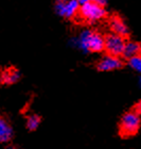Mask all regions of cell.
Returning <instances> with one entry per match:
<instances>
[{"mask_svg":"<svg viewBox=\"0 0 141 149\" xmlns=\"http://www.w3.org/2000/svg\"><path fill=\"white\" fill-rule=\"evenodd\" d=\"M141 52V45L136 42H126L124 52H123V58L125 59H131L133 56L140 54Z\"/></svg>","mask_w":141,"mask_h":149,"instance_id":"cell-10","label":"cell"},{"mask_svg":"<svg viewBox=\"0 0 141 149\" xmlns=\"http://www.w3.org/2000/svg\"><path fill=\"white\" fill-rule=\"evenodd\" d=\"M125 36L111 33L105 36V51L108 54L116 56H123L124 48H125Z\"/></svg>","mask_w":141,"mask_h":149,"instance_id":"cell-4","label":"cell"},{"mask_svg":"<svg viewBox=\"0 0 141 149\" xmlns=\"http://www.w3.org/2000/svg\"><path fill=\"white\" fill-rule=\"evenodd\" d=\"M79 15L87 22H97L106 16V11L104 6H100L95 1H90L81 6Z\"/></svg>","mask_w":141,"mask_h":149,"instance_id":"cell-3","label":"cell"},{"mask_svg":"<svg viewBox=\"0 0 141 149\" xmlns=\"http://www.w3.org/2000/svg\"><path fill=\"white\" fill-rule=\"evenodd\" d=\"M40 117L36 114H32L30 115L28 118H27V129L30 131H34L36 130L37 128L39 127L40 125Z\"/></svg>","mask_w":141,"mask_h":149,"instance_id":"cell-11","label":"cell"},{"mask_svg":"<svg viewBox=\"0 0 141 149\" xmlns=\"http://www.w3.org/2000/svg\"><path fill=\"white\" fill-rule=\"evenodd\" d=\"M92 1H95V2H97L98 4H100L102 6H105L106 3H107V0H92Z\"/></svg>","mask_w":141,"mask_h":149,"instance_id":"cell-13","label":"cell"},{"mask_svg":"<svg viewBox=\"0 0 141 149\" xmlns=\"http://www.w3.org/2000/svg\"><path fill=\"white\" fill-rule=\"evenodd\" d=\"M14 136V131L12 126L9 124V121L6 118H0V142L6 144L11 142Z\"/></svg>","mask_w":141,"mask_h":149,"instance_id":"cell-7","label":"cell"},{"mask_svg":"<svg viewBox=\"0 0 141 149\" xmlns=\"http://www.w3.org/2000/svg\"><path fill=\"white\" fill-rule=\"evenodd\" d=\"M139 84H140V86H141V76H140V79H139Z\"/></svg>","mask_w":141,"mask_h":149,"instance_id":"cell-17","label":"cell"},{"mask_svg":"<svg viewBox=\"0 0 141 149\" xmlns=\"http://www.w3.org/2000/svg\"><path fill=\"white\" fill-rule=\"evenodd\" d=\"M127 64H129V67L132 69H134L135 72L141 74V54H137V56L129 59Z\"/></svg>","mask_w":141,"mask_h":149,"instance_id":"cell-12","label":"cell"},{"mask_svg":"<svg viewBox=\"0 0 141 149\" xmlns=\"http://www.w3.org/2000/svg\"><path fill=\"white\" fill-rule=\"evenodd\" d=\"M140 54H141V52H140Z\"/></svg>","mask_w":141,"mask_h":149,"instance_id":"cell-18","label":"cell"},{"mask_svg":"<svg viewBox=\"0 0 141 149\" xmlns=\"http://www.w3.org/2000/svg\"><path fill=\"white\" fill-rule=\"evenodd\" d=\"M81 4L77 0H68L67 2H55V11L64 18H72L80 11Z\"/></svg>","mask_w":141,"mask_h":149,"instance_id":"cell-5","label":"cell"},{"mask_svg":"<svg viewBox=\"0 0 141 149\" xmlns=\"http://www.w3.org/2000/svg\"><path fill=\"white\" fill-rule=\"evenodd\" d=\"M79 2H80V4L82 6V4H85V3L87 2H90V1H92V0H77Z\"/></svg>","mask_w":141,"mask_h":149,"instance_id":"cell-15","label":"cell"},{"mask_svg":"<svg viewBox=\"0 0 141 149\" xmlns=\"http://www.w3.org/2000/svg\"><path fill=\"white\" fill-rule=\"evenodd\" d=\"M77 47L83 52H101L105 50V37L98 32L85 30L77 40Z\"/></svg>","mask_w":141,"mask_h":149,"instance_id":"cell-1","label":"cell"},{"mask_svg":"<svg viewBox=\"0 0 141 149\" xmlns=\"http://www.w3.org/2000/svg\"><path fill=\"white\" fill-rule=\"evenodd\" d=\"M109 27H111V30L113 31V33L122 35V36H126L129 34V29H127L126 25L118 16L111 17V20H109Z\"/></svg>","mask_w":141,"mask_h":149,"instance_id":"cell-8","label":"cell"},{"mask_svg":"<svg viewBox=\"0 0 141 149\" xmlns=\"http://www.w3.org/2000/svg\"><path fill=\"white\" fill-rule=\"evenodd\" d=\"M19 79H20V72L15 68L6 69L1 72V83L6 85L16 83Z\"/></svg>","mask_w":141,"mask_h":149,"instance_id":"cell-9","label":"cell"},{"mask_svg":"<svg viewBox=\"0 0 141 149\" xmlns=\"http://www.w3.org/2000/svg\"><path fill=\"white\" fill-rule=\"evenodd\" d=\"M135 111L137 112L138 114L141 115V101H139V102L135 106Z\"/></svg>","mask_w":141,"mask_h":149,"instance_id":"cell-14","label":"cell"},{"mask_svg":"<svg viewBox=\"0 0 141 149\" xmlns=\"http://www.w3.org/2000/svg\"><path fill=\"white\" fill-rule=\"evenodd\" d=\"M123 65L124 63L120 59V56H111L107 53L97 63V69L99 72H111V70L122 68Z\"/></svg>","mask_w":141,"mask_h":149,"instance_id":"cell-6","label":"cell"},{"mask_svg":"<svg viewBox=\"0 0 141 149\" xmlns=\"http://www.w3.org/2000/svg\"><path fill=\"white\" fill-rule=\"evenodd\" d=\"M141 124L140 114L134 110L132 112H127L123 115L120 120V134L123 137H129L135 135L139 131Z\"/></svg>","mask_w":141,"mask_h":149,"instance_id":"cell-2","label":"cell"},{"mask_svg":"<svg viewBox=\"0 0 141 149\" xmlns=\"http://www.w3.org/2000/svg\"><path fill=\"white\" fill-rule=\"evenodd\" d=\"M68 0H55V2H67Z\"/></svg>","mask_w":141,"mask_h":149,"instance_id":"cell-16","label":"cell"}]
</instances>
